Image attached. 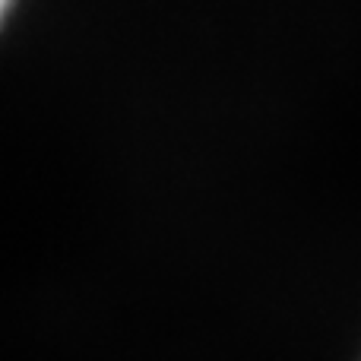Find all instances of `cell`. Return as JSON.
Instances as JSON below:
<instances>
[{
    "instance_id": "6da1fadb",
    "label": "cell",
    "mask_w": 361,
    "mask_h": 361,
    "mask_svg": "<svg viewBox=\"0 0 361 361\" xmlns=\"http://www.w3.org/2000/svg\"><path fill=\"white\" fill-rule=\"evenodd\" d=\"M6 13H10V4H6V0H0V25H4Z\"/></svg>"
}]
</instances>
